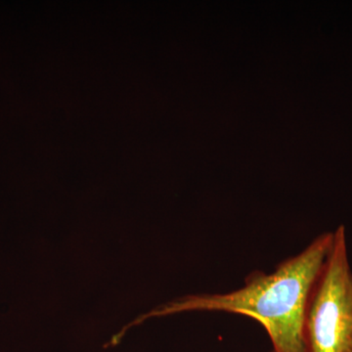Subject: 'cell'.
<instances>
[{"instance_id":"6da1fadb","label":"cell","mask_w":352,"mask_h":352,"mask_svg":"<svg viewBox=\"0 0 352 352\" xmlns=\"http://www.w3.org/2000/svg\"><path fill=\"white\" fill-rule=\"evenodd\" d=\"M333 231L314 238L296 256L271 273L256 270L244 286L226 294L188 296L168 303L151 315L217 311L245 315L258 321L270 336V352L303 351L302 327L310 291L332 247Z\"/></svg>"},{"instance_id":"7a4b0ae2","label":"cell","mask_w":352,"mask_h":352,"mask_svg":"<svg viewBox=\"0 0 352 352\" xmlns=\"http://www.w3.org/2000/svg\"><path fill=\"white\" fill-rule=\"evenodd\" d=\"M302 342L305 352H352V268L344 226L333 231L332 247L308 296Z\"/></svg>"}]
</instances>
